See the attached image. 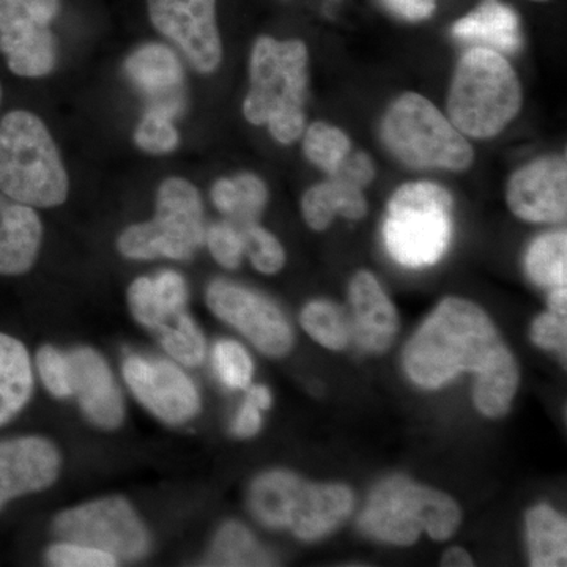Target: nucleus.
I'll return each instance as SVG.
<instances>
[{"instance_id":"obj_37","label":"nucleus","mask_w":567,"mask_h":567,"mask_svg":"<svg viewBox=\"0 0 567 567\" xmlns=\"http://www.w3.org/2000/svg\"><path fill=\"white\" fill-rule=\"evenodd\" d=\"M48 565L54 567H115L121 565L114 555L71 540L58 539L44 554Z\"/></svg>"},{"instance_id":"obj_28","label":"nucleus","mask_w":567,"mask_h":567,"mask_svg":"<svg viewBox=\"0 0 567 567\" xmlns=\"http://www.w3.org/2000/svg\"><path fill=\"white\" fill-rule=\"evenodd\" d=\"M208 561L215 566H267L271 565V557L248 528L227 522L213 540Z\"/></svg>"},{"instance_id":"obj_9","label":"nucleus","mask_w":567,"mask_h":567,"mask_svg":"<svg viewBox=\"0 0 567 567\" xmlns=\"http://www.w3.org/2000/svg\"><path fill=\"white\" fill-rule=\"evenodd\" d=\"M382 140L402 163L416 169H468L475 153L464 134L423 95L399 96L382 122Z\"/></svg>"},{"instance_id":"obj_2","label":"nucleus","mask_w":567,"mask_h":567,"mask_svg":"<svg viewBox=\"0 0 567 567\" xmlns=\"http://www.w3.org/2000/svg\"><path fill=\"white\" fill-rule=\"evenodd\" d=\"M308 63V48L301 40L262 35L254 41L244 115L251 125H267L279 144L290 145L303 136Z\"/></svg>"},{"instance_id":"obj_20","label":"nucleus","mask_w":567,"mask_h":567,"mask_svg":"<svg viewBox=\"0 0 567 567\" xmlns=\"http://www.w3.org/2000/svg\"><path fill=\"white\" fill-rule=\"evenodd\" d=\"M43 237L35 208L0 193V276L29 274L39 260Z\"/></svg>"},{"instance_id":"obj_4","label":"nucleus","mask_w":567,"mask_h":567,"mask_svg":"<svg viewBox=\"0 0 567 567\" xmlns=\"http://www.w3.org/2000/svg\"><path fill=\"white\" fill-rule=\"evenodd\" d=\"M446 107L447 118L464 136L488 140L520 111V81L502 52L473 47L457 63Z\"/></svg>"},{"instance_id":"obj_32","label":"nucleus","mask_w":567,"mask_h":567,"mask_svg":"<svg viewBox=\"0 0 567 567\" xmlns=\"http://www.w3.org/2000/svg\"><path fill=\"white\" fill-rule=\"evenodd\" d=\"M303 134L306 158L328 175L333 174L352 151V144L347 134L328 123H312Z\"/></svg>"},{"instance_id":"obj_15","label":"nucleus","mask_w":567,"mask_h":567,"mask_svg":"<svg viewBox=\"0 0 567 567\" xmlns=\"http://www.w3.org/2000/svg\"><path fill=\"white\" fill-rule=\"evenodd\" d=\"M62 468V451L47 436L0 440V513L14 499L54 486Z\"/></svg>"},{"instance_id":"obj_41","label":"nucleus","mask_w":567,"mask_h":567,"mask_svg":"<svg viewBox=\"0 0 567 567\" xmlns=\"http://www.w3.org/2000/svg\"><path fill=\"white\" fill-rule=\"evenodd\" d=\"M248 390V394H246V398L249 399V401H252L254 404L259 406L262 412L265 410L270 409L271 404H274V395H271V391L268 390L265 385H249L246 388Z\"/></svg>"},{"instance_id":"obj_3","label":"nucleus","mask_w":567,"mask_h":567,"mask_svg":"<svg viewBox=\"0 0 567 567\" xmlns=\"http://www.w3.org/2000/svg\"><path fill=\"white\" fill-rule=\"evenodd\" d=\"M0 193L31 205L66 203L70 177L47 123L31 111L7 112L0 121Z\"/></svg>"},{"instance_id":"obj_23","label":"nucleus","mask_w":567,"mask_h":567,"mask_svg":"<svg viewBox=\"0 0 567 567\" xmlns=\"http://www.w3.org/2000/svg\"><path fill=\"white\" fill-rule=\"evenodd\" d=\"M454 39L496 52H518L524 44L517 11L499 0H483L453 24Z\"/></svg>"},{"instance_id":"obj_44","label":"nucleus","mask_w":567,"mask_h":567,"mask_svg":"<svg viewBox=\"0 0 567 567\" xmlns=\"http://www.w3.org/2000/svg\"><path fill=\"white\" fill-rule=\"evenodd\" d=\"M0 104H2V85H0Z\"/></svg>"},{"instance_id":"obj_11","label":"nucleus","mask_w":567,"mask_h":567,"mask_svg":"<svg viewBox=\"0 0 567 567\" xmlns=\"http://www.w3.org/2000/svg\"><path fill=\"white\" fill-rule=\"evenodd\" d=\"M61 0H0V52L11 73L28 80L50 76L58 65L51 24Z\"/></svg>"},{"instance_id":"obj_39","label":"nucleus","mask_w":567,"mask_h":567,"mask_svg":"<svg viewBox=\"0 0 567 567\" xmlns=\"http://www.w3.org/2000/svg\"><path fill=\"white\" fill-rule=\"evenodd\" d=\"M394 17L409 22L429 20L435 13L439 0H380Z\"/></svg>"},{"instance_id":"obj_26","label":"nucleus","mask_w":567,"mask_h":567,"mask_svg":"<svg viewBox=\"0 0 567 567\" xmlns=\"http://www.w3.org/2000/svg\"><path fill=\"white\" fill-rule=\"evenodd\" d=\"M529 557L536 567L566 566L567 525L554 507L540 505L527 514Z\"/></svg>"},{"instance_id":"obj_17","label":"nucleus","mask_w":567,"mask_h":567,"mask_svg":"<svg viewBox=\"0 0 567 567\" xmlns=\"http://www.w3.org/2000/svg\"><path fill=\"white\" fill-rule=\"evenodd\" d=\"M509 210L528 223H561L567 213L565 156H546L518 169L507 182Z\"/></svg>"},{"instance_id":"obj_43","label":"nucleus","mask_w":567,"mask_h":567,"mask_svg":"<svg viewBox=\"0 0 567 567\" xmlns=\"http://www.w3.org/2000/svg\"><path fill=\"white\" fill-rule=\"evenodd\" d=\"M566 303H567V287H557V289H551L550 300H548V306H550L551 312H557V315L566 316Z\"/></svg>"},{"instance_id":"obj_29","label":"nucleus","mask_w":567,"mask_h":567,"mask_svg":"<svg viewBox=\"0 0 567 567\" xmlns=\"http://www.w3.org/2000/svg\"><path fill=\"white\" fill-rule=\"evenodd\" d=\"M528 275L543 287H567V235L551 233L540 235L527 252Z\"/></svg>"},{"instance_id":"obj_27","label":"nucleus","mask_w":567,"mask_h":567,"mask_svg":"<svg viewBox=\"0 0 567 567\" xmlns=\"http://www.w3.org/2000/svg\"><path fill=\"white\" fill-rule=\"evenodd\" d=\"M153 336L175 363L185 368H197L204 363L207 341L199 324L188 311H182L181 315L173 317L169 322L153 331Z\"/></svg>"},{"instance_id":"obj_1","label":"nucleus","mask_w":567,"mask_h":567,"mask_svg":"<svg viewBox=\"0 0 567 567\" xmlns=\"http://www.w3.org/2000/svg\"><path fill=\"white\" fill-rule=\"evenodd\" d=\"M404 368L416 385L440 388L461 372L476 375L473 401L488 417L506 415L520 372L494 322L480 306L450 297L410 339Z\"/></svg>"},{"instance_id":"obj_34","label":"nucleus","mask_w":567,"mask_h":567,"mask_svg":"<svg viewBox=\"0 0 567 567\" xmlns=\"http://www.w3.org/2000/svg\"><path fill=\"white\" fill-rule=\"evenodd\" d=\"M238 227L245 238V256L249 257L252 267L262 275L279 274L286 265L281 241L257 221Z\"/></svg>"},{"instance_id":"obj_45","label":"nucleus","mask_w":567,"mask_h":567,"mask_svg":"<svg viewBox=\"0 0 567 567\" xmlns=\"http://www.w3.org/2000/svg\"><path fill=\"white\" fill-rule=\"evenodd\" d=\"M533 2H548V0H533Z\"/></svg>"},{"instance_id":"obj_12","label":"nucleus","mask_w":567,"mask_h":567,"mask_svg":"<svg viewBox=\"0 0 567 567\" xmlns=\"http://www.w3.org/2000/svg\"><path fill=\"white\" fill-rule=\"evenodd\" d=\"M205 303L213 316L245 336L271 358L286 357L293 347V331L281 309L248 287L215 279L208 284Z\"/></svg>"},{"instance_id":"obj_22","label":"nucleus","mask_w":567,"mask_h":567,"mask_svg":"<svg viewBox=\"0 0 567 567\" xmlns=\"http://www.w3.org/2000/svg\"><path fill=\"white\" fill-rule=\"evenodd\" d=\"M188 297V284L174 270L140 276L126 290L130 315L151 333L178 312L186 311Z\"/></svg>"},{"instance_id":"obj_10","label":"nucleus","mask_w":567,"mask_h":567,"mask_svg":"<svg viewBox=\"0 0 567 567\" xmlns=\"http://www.w3.org/2000/svg\"><path fill=\"white\" fill-rule=\"evenodd\" d=\"M51 527L58 539L99 548L118 561H141L152 550L151 529L136 507L121 495L66 507Z\"/></svg>"},{"instance_id":"obj_18","label":"nucleus","mask_w":567,"mask_h":567,"mask_svg":"<svg viewBox=\"0 0 567 567\" xmlns=\"http://www.w3.org/2000/svg\"><path fill=\"white\" fill-rule=\"evenodd\" d=\"M69 353L73 398L89 423L114 432L126 420L125 398L110 363L93 347H74Z\"/></svg>"},{"instance_id":"obj_6","label":"nucleus","mask_w":567,"mask_h":567,"mask_svg":"<svg viewBox=\"0 0 567 567\" xmlns=\"http://www.w3.org/2000/svg\"><path fill=\"white\" fill-rule=\"evenodd\" d=\"M461 509L451 496L404 476L388 477L369 496L360 527L365 535L394 546H412L425 532L446 540L461 524Z\"/></svg>"},{"instance_id":"obj_16","label":"nucleus","mask_w":567,"mask_h":567,"mask_svg":"<svg viewBox=\"0 0 567 567\" xmlns=\"http://www.w3.org/2000/svg\"><path fill=\"white\" fill-rule=\"evenodd\" d=\"M375 167L364 152L349 153L328 181L317 183L301 200L305 221L311 229H327L336 216L360 221L368 213L363 189L374 181Z\"/></svg>"},{"instance_id":"obj_42","label":"nucleus","mask_w":567,"mask_h":567,"mask_svg":"<svg viewBox=\"0 0 567 567\" xmlns=\"http://www.w3.org/2000/svg\"><path fill=\"white\" fill-rule=\"evenodd\" d=\"M473 565H475V561H473V558L470 557L468 551L461 547L450 548V550H447L442 558V566L466 567Z\"/></svg>"},{"instance_id":"obj_38","label":"nucleus","mask_w":567,"mask_h":567,"mask_svg":"<svg viewBox=\"0 0 567 567\" xmlns=\"http://www.w3.org/2000/svg\"><path fill=\"white\" fill-rule=\"evenodd\" d=\"M532 339L536 346L546 350H554L566 357L567 323L566 316L548 311L540 315L533 323Z\"/></svg>"},{"instance_id":"obj_31","label":"nucleus","mask_w":567,"mask_h":567,"mask_svg":"<svg viewBox=\"0 0 567 567\" xmlns=\"http://www.w3.org/2000/svg\"><path fill=\"white\" fill-rule=\"evenodd\" d=\"M301 327L320 346L330 350H342L352 341V324L349 317L330 301H311L300 317Z\"/></svg>"},{"instance_id":"obj_24","label":"nucleus","mask_w":567,"mask_h":567,"mask_svg":"<svg viewBox=\"0 0 567 567\" xmlns=\"http://www.w3.org/2000/svg\"><path fill=\"white\" fill-rule=\"evenodd\" d=\"M35 368L21 339L0 331V427L20 415L32 401Z\"/></svg>"},{"instance_id":"obj_5","label":"nucleus","mask_w":567,"mask_h":567,"mask_svg":"<svg viewBox=\"0 0 567 567\" xmlns=\"http://www.w3.org/2000/svg\"><path fill=\"white\" fill-rule=\"evenodd\" d=\"M252 516L274 529H287L298 539L330 535L353 509V494L342 484H315L287 470H270L249 487Z\"/></svg>"},{"instance_id":"obj_14","label":"nucleus","mask_w":567,"mask_h":567,"mask_svg":"<svg viewBox=\"0 0 567 567\" xmlns=\"http://www.w3.org/2000/svg\"><path fill=\"white\" fill-rule=\"evenodd\" d=\"M147 10L153 28L197 73L212 74L221 66L216 0H147Z\"/></svg>"},{"instance_id":"obj_13","label":"nucleus","mask_w":567,"mask_h":567,"mask_svg":"<svg viewBox=\"0 0 567 567\" xmlns=\"http://www.w3.org/2000/svg\"><path fill=\"white\" fill-rule=\"evenodd\" d=\"M122 377L133 398L164 424L189 423L203 410L196 383L174 360L130 354Z\"/></svg>"},{"instance_id":"obj_19","label":"nucleus","mask_w":567,"mask_h":567,"mask_svg":"<svg viewBox=\"0 0 567 567\" xmlns=\"http://www.w3.org/2000/svg\"><path fill=\"white\" fill-rule=\"evenodd\" d=\"M349 301L353 341L364 352H385L398 333L399 317L375 276L358 271L350 281Z\"/></svg>"},{"instance_id":"obj_8","label":"nucleus","mask_w":567,"mask_h":567,"mask_svg":"<svg viewBox=\"0 0 567 567\" xmlns=\"http://www.w3.org/2000/svg\"><path fill=\"white\" fill-rule=\"evenodd\" d=\"M453 197L432 182L405 183L388 204L383 240L395 262L406 268L435 265L453 233Z\"/></svg>"},{"instance_id":"obj_35","label":"nucleus","mask_w":567,"mask_h":567,"mask_svg":"<svg viewBox=\"0 0 567 567\" xmlns=\"http://www.w3.org/2000/svg\"><path fill=\"white\" fill-rule=\"evenodd\" d=\"M35 369L44 390L59 399L73 398V377L69 353L54 346H41L35 354Z\"/></svg>"},{"instance_id":"obj_36","label":"nucleus","mask_w":567,"mask_h":567,"mask_svg":"<svg viewBox=\"0 0 567 567\" xmlns=\"http://www.w3.org/2000/svg\"><path fill=\"white\" fill-rule=\"evenodd\" d=\"M216 264L237 270L245 257V238L240 227L230 221L213 224L205 230V241Z\"/></svg>"},{"instance_id":"obj_40","label":"nucleus","mask_w":567,"mask_h":567,"mask_svg":"<svg viewBox=\"0 0 567 567\" xmlns=\"http://www.w3.org/2000/svg\"><path fill=\"white\" fill-rule=\"evenodd\" d=\"M262 429V410L246 398L233 423V434L238 439H251Z\"/></svg>"},{"instance_id":"obj_21","label":"nucleus","mask_w":567,"mask_h":567,"mask_svg":"<svg viewBox=\"0 0 567 567\" xmlns=\"http://www.w3.org/2000/svg\"><path fill=\"white\" fill-rule=\"evenodd\" d=\"M125 73L153 103L182 110L178 92L185 81V70L174 48L163 43L141 44L126 58Z\"/></svg>"},{"instance_id":"obj_25","label":"nucleus","mask_w":567,"mask_h":567,"mask_svg":"<svg viewBox=\"0 0 567 567\" xmlns=\"http://www.w3.org/2000/svg\"><path fill=\"white\" fill-rule=\"evenodd\" d=\"M212 203L227 221L244 226L259 221L268 203V188L256 174L241 173L219 178L212 186Z\"/></svg>"},{"instance_id":"obj_30","label":"nucleus","mask_w":567,"mask_h":567,"mask_svg":"<svg viewBox=\"0 0 567 567\" xmlns=\"http://www.w3.org/2000/svg\"><path fill=\"white\" fill-rule=\"evenodd\" d=\"M178 110L166 104L152 103L142 114L133 140L136 147L148 155L163 156L177 151L181 144L175 118Z\"/></svg>"},{"instance_id":"obj_7","label":"nucleus","mask_w":567,"mask_h":567,"mask_svg":"<svg viewBox=\"0 0 567 567\" xmlns=\"http://www.w3.org/2000/svg\"><path fill=\"white\" fill-rule=\"evenodd\" d=\"M204 203L199 189L182 177H169L156 189L155 216L123 229L117 251L134 262L193 259L205 241Z\"/></svg>"},{"instance_id":"obj_33","label":"nucleus","mask_w":567,"mask_h":567,"mask_svg":"<svg viewBox=\"0 0 567 567\" xmlns=\"http://www.w3.org/2000/svg\"><path fill=\"white\" fill-rule=\"evenodd\" d=\"M213 368L224 386L230 390H246L252 382L254 363L251 354L233 339H221L213 347Z\"/></svg>"}]
</instances>
